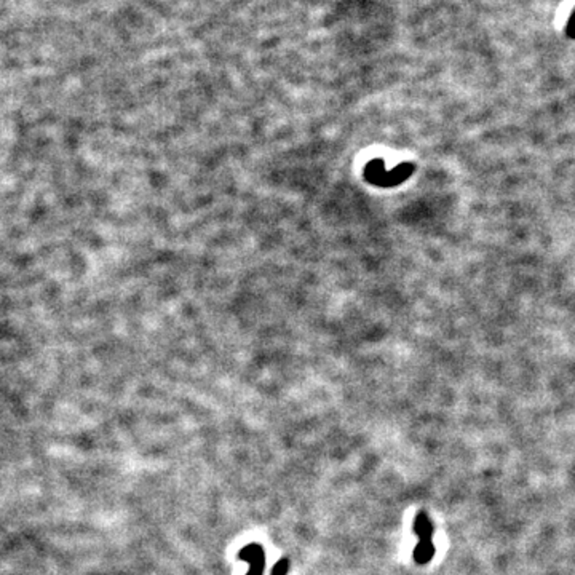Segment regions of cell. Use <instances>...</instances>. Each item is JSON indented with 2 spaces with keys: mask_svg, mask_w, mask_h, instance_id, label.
<instances>
[{
  "mask_svg": "<svg viewBox=\"0 0 575 575\" xmlns=\"http://www.w3.org/2000/svg\"><path fill=\"white\" fill-rule=\"evenodd\" d=\"M411 173L412 165H401V167H398L395 171H392V173H388V171H385L382 167H377V163H372L369 165V168H367V178H369V181L382 185H392L400 183V181L406 179Z\"/></svg>",
  "mask_w": 575,
  "mask_h": 575,
  "instance_id": "cell-1",
  "label": "cell"
},
{
  "mask_svg": "<svg viewBox=\"0 0 575 575\" xmlns=\"http://www.w3.org/2000/svg\"><path fill=\"white\" fill-rule=\"evenodd\" d=\"M240 558L250 563V572L248 575H262L266 566V554L261 545H248L240 551Z\"/></svg>",
  "mask_w": 575,
  "mask_h": 575,
  "instance_id": "cell-2",
  "label": "cell"
},
{
  "mask_svg": "<svg viewBox=\"0 0 575 575\" xmlns=\"http://www.w3.org/2000/svg\"><path fill=\"white\" fill-rule=\"evenodd\" d=\"M414 531H416L417 536L421 537V540H432L433 524L423 511H421L417 515L416 522H414Z\"/></svg>",
  "mask_w": 575,
  "mask_h": 575,
  "instance_id": "cell-3",
  "label": "cell"
},
{
  "mask_svg": "<svg viewBox=\"0 0 575 575\" xmlns=\"http://www.w3.org/2000/svg\"><path fill=\"white\" fill-rule=\"evenodd\" d=\"M435 556V545L432 540H421L414 550V559L417 564H427Z\"/></svg>",
  "mask_w": 575,
  "mask_h": 575,
  "instance_id": "cell-4",
  "label": "cell"
},
{
  "mask_svg": "<svg viewBox=\"0 0 575 575\" xmlns=\"http://www.w3.org/2000/svg\"><path fill=\"white\" fill-rule=\"evenodd\" d=\"M288 569H289L288 559H280V561L275 564V567H273L272 575H286Z\"/></svg>",
  "mask_w": 575,
  "mask_h": 575,
  "instance_id": "cell-5",
  "label": "cell"
},
{
  "mask_svg": "<svg viewBox=\"0 0 575 575\" xmlns=\"http://www.w3.org/2000/svg\"><path fill=\"white\" fill-rule=\"evenodd\" d=\"M567 34L571 35L572 39H575V12L572 13V17H571V19H569V23H567Z\"/></svg>",
  "mask_w": 575,
  "mask_h": 575,
  "instance_id": "cell-6",
  "label": "cell"
}]
</instances>
